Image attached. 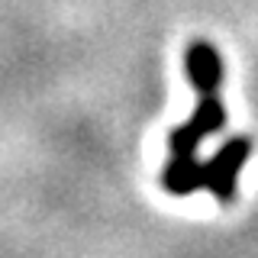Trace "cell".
<instances>
[{"mask_svg":"<svg viewBox=\"0 0 258 258\" xmlns=\"http://www.w3.org/2000/svg\"><path fill=\"white\" fill-rule=\"evenodd\" d=\"M223 123H226V110L220 103V94H200L194 116L187 123L171 129V139H168L171 158H194L197 155V145L204 142L207 136H213L216 129H223Z\"/></svg>","mask_w":258,"mask_h":258,"instance_id":"cell-1","label":"cell"},{"mask_svg":"<svg viewBox=\"0 0 258 258\" xmlns=\"http://www.w3.org/2000/svg\"><path fill=\"white\" fill-rule=\"evenodd\" d=\"M248 155H252V142H248L245 136L229 139L204 165V174H207V184H204V187L213 190L216 200L229 204V200L236 197V181H239V171H242V165L248 161Z\"/></svg>","mask_w":258,"mask_h":258,"instance_id":"cell-2","label":"cell"},{"mask_svg":"<svg viewBox=\"0 0 258 258\" xmlns=\"http://www.w3.org/2000/svg\"><path fill=\"white\" fill-rule=\"evenodd\" d=\"M187 75H190V84L194 91L200 94H220V84H223V61H220V52L216 45L210 42H190L187 48Z\"/></svg>","mask_w":258,"mask_h":258,"instance_id":"cell-3","label":"cell"},{"mask_svg":"<svg viewBox=\"0 0 258 258\" xmlns=\"http://www.w3.org/2000/svg\"><path fill=\"white\" fill-rule=\"evenodd\" d=\"M168 194H177V197H187V194L200 190L207 184L204 165L197 158H171L165 168V177H161Z\"/></svg>","mask_w":258,"mask_h":258,"instance_id":"cell-4","label":"cell"}]
</instances>
